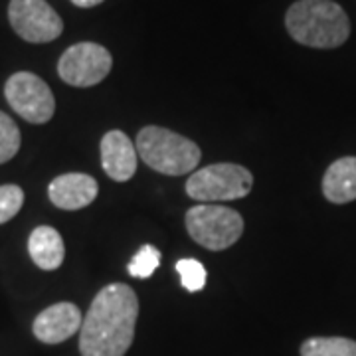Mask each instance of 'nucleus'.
<instances>
[{
	"label": "nucleus",
	"mask_w": 356,
	"mask_h": 356,
	"mask_svg": "<svg viewBox=\"0 0 356 356\" xmlns=\"http://www.w3.org/2000/svg\"><path fill=\"white\" fill-rule=\"evenodd\" d=\"M6 102L28 123H48L56 113V99L48 83L30 72H18L6 79Z\"/></svg>",
	"instance_id": "423d86ee"
},
{
	"label": "nucleus",
	"mask_w": 356,
	"mask_h": 356,
	"mask_svg": "<svg viewBox=\"0 0 356 356\" xmlns=\"http://www.w3.org/2000/svg\"><path fill=\"white\" fill-rule=\"evenodd\" d=\"M28 252H30L32 261L44 271H54L64 264V240H62L60 232L51 226H38L30 234Z\"/></svg>",
	"instance_id": "ddd939ff"
},
{
	"label": "nucleus",
	"mask_w": 356,
	"mask_h": 356,
	"mask_svg": "<svg viewBox=\"0 0 356 356\" xmlns=\"http://www.w3.org/2000/svg\"><path fill=\"white\" fill-rule=\"evenodd\" d=\"M8 20L14 32L30 44H48L64 32L60 14L46 0H10Z\"/></svg>",
	"instance_id": "6e6552de"
},
{
	"label": "nucleus",
	"mask_w": 356,
	"mask_h": 356,
	"mask_svg": "<svg viewBox=\"0 0 356 356\" xmlns=\"http://www.w3.org/2000/svg\"><path fill=\"white\" fill-rule=\"evenodd\" d=\"M24 204V191L16 184L0 186V224L13 220Z\"/></svg>",
	"instance_id": "a211bd4d"
},
{
	"label": "nucleus",
	"mask_w": 356,
	"mask_h": 356,
	"mask_svg": "<svg viewBox=\"0 0 356 356\" xmlns=\"http://www.w3.org/2000/svg\"><path fill=\"white\" fill-rule=\"evenodd\" d=\"M139 153L123 131H109L102 139V166L115 182H127L135 177Z\"/></svg>",
	"instance_id": "9d476101"
},
{
	"label": "nucleus",
	"mask_w": 356,
	"mask_h": 356,
	"mask_svg": "<svg viewBox=\"0 0 356 356\" xmlns=\"http://www.w3.org/2000/svg\"><path fill=\"white\" fill-rule=\"evenodd\" d=\"M301 356H356V341L344 337H313L301 344Z\"/></svg>",
	"instance_id": "4468645a"
},
{
	"label": "nucleus",
	"mask_w": 356,
	"mask_h": 356,
	"mask_svg": "<svg viewBox=\"0 0 356 356\" xmlns=\"http://www.w3.org/2000/svg\"><path fill=\"white\" fill-rule=\"evenodd\" d=\"M254 186L252 172L242 165L218 163L192 172L186 194L196 202H228L248 196Z\"/></svg>",
	"instance_id": "20e7f679"
},
{
	"label": "nucleus",
	"mask_w": 356,
	"mask_h": 356,
	"mask_svg": "<svg viewBox=\"0 0 356 356\" xmlns=\"http://www.w3.org/2000/svg\"><path fill=\"white\" fill-rule=\"evenodd\" d=\"M135 147L145 165L168 177L194 172L202 159V151L194 140L156 125L140 129Z\"/></svg>",
	"instance_id": "7ed1b4c3"
},
{
	"label": "nucleus",
	"mask_w": 356,
	"mask_h": 356,
	"mask_svg": "<svg viewBox=\"0 0 356 356\" xmlns=\"http://www.w3.org/2000/svg\"><path fill=\"white\" fill-rule=\"evenodd\" d=\"M323 194L332 204L356 200V156L334 161L323 177Z\"/></svg>",
	"instance_id": "f8f14e48"
},
{
	"label": "nucleus",
	"mask_w": 356,
	"mask_h": 356,
	"mask_svg": "<svg viewBox=\"0 0 356 356\" xmlns=\"http://www.w3.org/2000/svg\"><path fill=\"white\" fill-rule=\"evenodd\" d=\"M81 323H83V315L79 307L62 301V303L44 309L38 317L34 318L32 331L40 343L60 344L79 332Z\"/></svg>",
	"instance_id": "1a4fd4ad"
},
{
	"label": "nucleus",
	"mask_w": 356,
	"mask_h": 356,
	"mask_svg": "<svg viewBox=\"0 0 356 356\" xmlns=\"http://www.w3.org/2000/svg\"><path fill=\"white\" fill-rule=\"evenodd\" d=\"M287 32L295 42L332 50L343 46L350 36V20L334 0H297L285 14Z\"/></svg>",
	"instance_id": "f03ea898"
},
{
	"label": "nucleus",
	"mask_w": 356,
	"mask_h": 356,
	"mask_svg": "<svg viewBox=\"0 0 356 356\" xmlns=\"http://www.w3.org/2000/svg\"><path fill=\"white\" fill-rule=\"evenodd\" d=\"M139 299L125 283H109L95 295L79 329L81 356H125L135 339Z\"/></svg>",
	"instance_id": "f257e3e1"
},
{
	"label": "nucleus",
	"mask_w": 356,
	"mask_h": 356,
	"mask_svg": "<svg viewBox=\"0 0 356 356\" xmlns=\"http://www.w3.org/2000/svg\"><path fill=\"white\" fill-rule=\"evenodd\" d=\"M105 0H72V4H76L77 8H93V6H99Z\"/></svg>",
	"instance_id": "6ab92c4d"
},
{
	"label": "nucleus",
	"mask_w": 356,
	"mask_h": 356,
	"mask_svg": "<svg viewBox=\"0 0 356 356\" xmlns=\"http://www.w3.org/2000/svg\"><path fill=\"white\" fill-rule=\"evenodd\" d=\"M186 229L196 243L210 252H222L240 240L243 218L228 206L198 204L186 212Z\"/></svg>",
	"instance_id": "39448f33"
},
{
	"label": "nucleus",
	"mask_w": 356,
	"mask_h": 356,
	"mask_svg": "<svg viewBox=\"0 0 356 356\" xmlns=\"http://www.w3.org/2000/svg\"><path fill=\"white\" fill-rule=\"evenodd\" d=\"M20 151V129L6 113L0 111V165L8 163Z\"/></svg>",
	"instance_id": "dca6fc26"
},
{
	"label": "nucleus",
	"mask_w": 356,
	"mask_h": 356,
	"mask_svg": "<svg viewBox=\"0 0 356 356\" xmlns=\"http://www.w3.org/2000/svg\"><path fill=\"white\" fill-rule=\"evenodd\" d=\"M161 264V252L154 245H143L133 259L129 261V275L137 280H149L154 273V269Z\"/></svg>",
	"instance_id": "2eb2a0df"
},
{
	"label": "nucleus",
	"mask_w": 356,
	"mask_h": 356,
	"mask_svg": "<svg viewBox=\"0 0 356 356\" xmlns=\"http://www.w3.org/2000/svg\"><path fill=\"white\" fill-rule=\"evenodd\" d=\"M113 58L107 48L95 42H79L70 46L58 62V74L67 86L93 88L109 76Z\"/></svg>",
	"instance_id": "0eeeda50"
},
{
	"label": "nucleus",
	"mask_w": 356,
	"mask_h": 356,
	"mask_svg": "<svg viewBox=\"0 0 356 356\" xmlns=\"http://www.w3.org/2000/svg\"><path fill=\"white\" fill-rule=\"evenodd\" d=\"M97 180L83 172H67L54 178L48 186L50 202L62 210L86 208L97 198Z\"/></svg>",
	"instance_id": "9b49d317"
},
{
	"label": "nucleus",
	"mask_w": 356,
	"mask_h": 356,
	"mask_svg": "<svg viewBox=\"0 0 356 356\" xmlns=\"http://www.w3.org/2000/svg\"><path fill=\"white\" fill-rule=\"evenodd\" d=\"M177 271L180 275V283H182V287L186 291L196 293L204 289L208 273H206V267L198 259H191V257L188 259H178Z\"/></svg>",
	"instance_id": "f3484780"
}]
</instances>
